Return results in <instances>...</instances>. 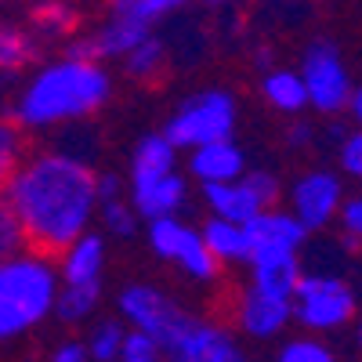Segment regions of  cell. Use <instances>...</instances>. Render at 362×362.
Listing matches in <instances>:
<instances>
[{
	"label": "cell",
	"mask_w": 362,
	"mask_h": 362,
	"mask_svg": "<svg viewBox=\"0 0 362 362\" xmlns=\"http://www.w3.org/2000/svg\"><path fill=\"white\" fill-rule=\"evenodd\" d=\"M4 199L29 235V250L51 261L90 232V221L102 206L95 167L66 148L25 153Z\"/></svg>",
	"instance_id": "1"
},
{
	"label": "cell",
	"mask_w": 362,
	"mask_h": 362,
	"mask_svg": "<svg viewBox=\"0 0 362 362\" xmlns=\"http://www.w3.org/2000/svg\"><path fill=\"white\" fill-rule=\"evenodd\" d=\"M112 98V76L102 62L51 58L22 80L11 98V124L18 131H51L95 116Z\"/></svg>",
	"instance_id": "2"
},
{
	"label": "cell",
	"mask_w": 362,
	"mask_h": 362,
	"mask_svg": "<svg viewBox=\"0 0 362 362\" xmlns=\"http://www.w3.org/2000/svg\"><path fill=\"white\" fill-rule=\"evenodd\" d=\"M62 276L51 257L22 254L0 264V344L25 337L47 315H54Z\"/></svg>",
	"instance_id": "3"
},
{
	"label": "cell",
	"mask_w": 362,
	"mask_h": 362,
	"mask_svg": "<svg viewBox=\"0 0 362 362\" xmlns=\"http://www.w3.org/2000/svg\"><path fill=\"white\" fill-rule=\"evenodd\" d=\"M235 131V98L228 90H199V95L185 98L177 105V112L167 119L163 138L174 148H196L203 145H218V141H232Z\"/></svg>",
	"instance_id": "4"
},
{
	"label": "cell",
	"mask_w": 362,
	"mask_h": 362,
	"mask_svg": "<svg viewBox=\"0 0 362 362\" xmlns=\"http://www.w3.org/2000/svg\"><path fill=\"white\" fill-rule=\"evenodd\" d=\"M119 315L131 322V329L153 337L160 344V351H174L181 344V337L196 326V319L177 305V300L148 283H131L119 293Z\"/></svg>",
	"instance_id": "5"
},
{
	"label": "cell",
	"mask_w": 362,
	"mask_h": 362,
	"mask_svg": "<svg viewBox=\"0 0 362 362\" xmlns=\"http://www.w3.org/2000/svg\"><path fill=\"white\" fill-rule=\"evenodd\" d=\"M358 312L355 290L341 276H308L300 279L293 293V319L312 329V334H326V329H341L351 322Z\"/></svg>",
	"instance_id": "6"
},
{
	"label": "cell",
	"mask_w": 362,
	"mask_h": 362,
	"mask_svg": "<svg viewBox=\"0 0 362 362\" xmlns=\"http://www.w3.org/2000/svg\"><path fill=\"white\" fill-rule=\"evenodd\" d=\"M300 80L308 87V105L319 112H341L351 105V76L344 69L341 47L329 40L308 44V51L300 54Z\"/></svg>",
	"instance_id": "7"
},
{
	"label": "cell",
	"mask_w": 362,
	"mask_h": 362,
	"mask_svg": "<svg viewBox=\"0 0 362 362\" xmlns=\"http://www.w3.org/2000/svg\"><path fill=\"white\" fill-rule=\"evenodd\" d=\"M148 247L160 261H174L185 276L199 279V283H210L218 279V257L206 250L203 235L189 225H181L177 218H160V221H148Z\"/></svg>",
	"instance_id": "8"
},
{
	"label": "cell",
	"mask_w": 362,
	"mask_h": 362,
	"mask_svg": "<svg viewBox=\"0 0 362 362\" xmlns=\"http://www.w3.org/2000/svg\"><path fill=\"white\" fill-rule=\"evenodd\" d=\"M344 189H341V177L334 170H312L305 177H297V185L290 192L293 199V218L305 225L308 232L326 228L334 221V214L344 206Z\"/></svg>",
	"instance_id": "9"
},
{
	"label": "cell",
	"mask_w": 362,
	"mask_h": 362,
	"mask_svg": "<svg viewBox=\"0 0 362 362\" xmlns=\"http://www.w3.org/2000/svg\"><path fill=\"white\" fill-rule=\"evenodd\" d=\"M293 319V300L283 297H268L254 286H247L239 293V305H235V322L243 334L250 337H276L279 329H286V322Z\"/></svg>",
	"instance_id": "10"
},
{
	"label": "cell",
	"mask_w": 362,
	"mask_h": 362,
	"mask_svg": "<svg viewBox=\"0 0 362 362\" xmlns=\"http://www.w3.org/2000/svg\"><path fill=\"white\" fill-rule=\"evenodd\" d=\"M247 239H250L254 257H261V254H297V247L308 239V228L293 214H286V210H264L261 218H254L247 225Z\"/></svg>",
	"instance_id": "11"
},
{
	"label": "cell",
	"mask_w": 362,
	"mask_h": 362,
	"mask_svg": "<svg viewBox=\"0 0 362 362\" xmlns=\"http://www.w3.org/2000/svg\"><path fill=\"white\" fill-rule=\"evenodd\" d=\"M167 362H243V358H239V348L228 329L196 319V326L181 337V344L167 351Z\"/></svg>",
	"instance_id": "12"
},
{
	"label": "cell",
	"mask_w": 362,
	"mask_h": 362,
	"mask_svg": "<svg viewBox=\"0 0 362 362\" xmlns=\"http://www.w3.org/2000/svg\"><path fill=\"white\" fill-rule=\"evenodd\" d=\"M54 264H58V276H62V286H102V276H105V239L98 232H87Z\"/></svg>",
	"instance_id": "13"
},
{
	"label": "cell",
	"mask_w": 362,
	"mask_h": 362,
	"mask_svg": "<svg viewBox=\"0 0 362 362\" xmlns=\"http://www.w3.org/2000/svg\"><path fill=\"white\" fill-rule=\"evenodd\" d=\"M131 206L141 218L160 221V218H174L181 206H185V177L177 170L160 177V181H141V185H127Z\"/></svg>",
	"instance_id": "14"
},
{
	"label": "cell",
	"mask_w": 362,
	"mask_h": 362,
	"mask_svg": "<svg viewBox=\"0 0 362 362\" xmlns=\"http://www.w3.org/2000/svg\"><path fill=\"white\" fill-rule=\"evenodd\" d=\"M189 167L203 185H232V181L247 177V156L235 141H218V145L196 148Z\"/></svg>",
	"instance_id": "15"
},
{
	"label": "cell",
	"mask_w": 362,
	"mask_h": 362,
	"mask_svg": "<svg viewBox=\"0 0 362 362\" xmlns=\"http://www.w3.org/2000/svg\"><path fill=\"white\" fill-rule=\"evenodd\" d=\"M250 286L268 293V297H283V300H293L300 279H305V272H300V261L297 254H261L250 261Z\"/></svg>",
	"instance_id": "16"
},
{
	"label": "cell",
	"mask_w": 362,
	"mask_h": 362,
	"mask_svg": "<svg viewBox=\"0 0 362 362\" xmlns=\"http://www.w3.org/2000/svg\"><path fill=\"white\" fill-rule=\"evenodd\" d=\"M203 196H206V206L214 210V218L243 225V228L268 210L247 181H232V185H203Z\"/></svg>",
	"instance_id": "17"
},
{
	"label": "cell",
	"mask_w": 362,
	"mask_h": 362,
	"mask_svg": "<svg viewBox=\"0 0 362 362\" xmlns=\"http://www.w3.org/2000/svg\"><path fill=\"white\" fill-rule=\"evenodd\" d=\"M40 58V37L29 29V22H11L0 18V73L15 76L37 66Z\"/></svg>",
	"instance_id": "18"
},
{
	"label": "cell",
	"mask_w": 362,
	"mask_h": 362,
	"mask_svg": "<svg viewBox=\"0 0 362 362\" xmlns=\"http://www.w3.org/2000/svg\"><path fill=\"white\" fill-rule=\"evenodd\" d=\"M174 167H177V148L163 134H145L134 145V153H131V177H127V185L160 181V177L174 174Z\"/></svg>",
	"instance_id": "19"
},
{
	"label": "cell",
	"mask_w": 362,
	"mask_h": 362,
	"mask_svg": "<svg viewBox=\"0 0 362 362\" xmlns=\"http://www.w3.org/2000/svg\"><path fill=\"white\" fill-rule=\"evenodd\" d=\"M29 29L44 40H66L73 44L80 33V11L73 4H62V0H47V4H33L29 8Z\"/></svg>",
	"instance_id": "20"
},
{
	"label": "cell",
	"mask_w": 362,
	"mask_h": 362,
	"mask_svg": "<svg viewBox=\"0 0 362 362\" xmlns=\"http://www.w3.org/2000/svg\"><path fill=\"white\" fill-rule=\"evenodd\" d=\"M199 235H203L206 250L218 257V264H235V261H247V264H250V257H254L250 239H247V228H243V225H232V221H221V218H210V221L199 228Z\"/></svg>",
	"instance_id": "21"
},
{
	"label": "cell",
	"mask_w": 362,
	"mask_h": 362,
	"mask_svg": "<svg viewBox=\"0 0 362 362\" xmlns=\"http://www.w3.org/2000/svg\"><path fill=\"white\" fill-rule=\"evenodd\" d=\"M261 90L272 109L290 112V116L308 105V87L300 80V73H293V69H268L261 80Z\"/></svg>",
	"instance_id": "22"
},
{
	"label": "cell",
	"mask_w": 362,
	"mask_h": 362,
	"mask_svg": "<svg viewBox=\"0 0 362 362\" xmlns=\"http://www.w3.org/2000/svg\"><path fill=\"white\" fill-rule=\"evenodd\" d=\"M127 334H131V329H124V322H119V319H102V322H95L90 337L83 341L90 362H119V355H124V344H127Z\"/></svg>",
	"instance_id": "23"
},
{
	"label": "cell",
	"mask_w": 362,
	"mask_h": 362,
	"mask_svg": "<svg viewBox=\"0 0 362 362\" xmlns=\"http://www.w3.org/2000/svg\"><path fill=\"white\" fill-rule=\"evenodd\" d=\"M98 300H102V286H62L58 290L54 315L66 326H76L98 312Z\"/></svg>",
	"instance_id": "24"
},
{
	"label": "cell",
	"mask_w": 362,
	"mask_h": 362,
	"mask_svg": "<svg viewBox=\"0 0 362 362\" xmlns=\"http://www.w3.org/2000/svg\"><path fill=\"white\" fill-rule=\"evenodd\" d=\"M163 66H167V44H163L160 37H148L141 47H134V51L124 58V73H127L131 80H141V83L156 80Z\"/></svg>",
	"instance_id": "25"
},
{
	"label": "cell",
	"mask_w": 362,
	"mask_h": 362,
	"mask_svg": "<svg viewBox=\"0 0 362 362\" xmlns=\"http://www.w3.org/2000/svg\"><path fill=\"white\" fill-rule=\"evenodd\" d=\"M25 160V141H22V131L11 124V116H0V199H4L8 185L15 170L22 167Z\"/></svg>",
	"instance_id": "26"
},
{
	"label": "cell",
	"mask_w": 362,
	"mask_h": 362,
	"mask_svg": "<svg viewBox=\"0 0 362 362\" xmlns=\"http://www.w3.org/2000/svg\"><path fill=\"white\" fill-rule=\"evenodd\" d=\"M22 254H29V235H25L18 214L11 210V203L0 199V264L15 261Z\"/></svg>",
	"instance_id": "27"
},
{
	"label": "cell",
	"mask_w": 362,
	"mask_h": 362,
	"mask_svg": "<svg viewBox=\"0 0 362 362\" xmlns=\"http://www.w3.org/2000/svg\"><path fill=\"white\" fill-rule=\"evenodd\" d=\"M177 8H181L177 0H116V4H112V11L127 15V18L141 22V25H156L167 15H174Z\"/></svg>",
	"instance_id": "28"
},
{
	"label": "cell",
	"mask_w": 362,
	"mask_h": 362,
	"mask_svg": "<svg viewBox=\"0 0 362 362\" xmlns=\"http://www.w3.org/2000/svg\"><path fill=\"white\" fill-rule=\"evenodd\" d=\"M98 218H102L105 232H109V235H119V239H131L134 228H138V210L131 206V199L102 203V206H98Z\"/></svg>",
	"instance_id": "29"
},
{
	"label": "cell",
	"mask_w": 362,
	"mask_h": 362,
	"mask_svg": "<svg viewBox=\"0 0 362 362\" xmlns=\"http://www.w3.org/2000/svg\"><path fill=\"white\" fill-rule=\"evenodd\" d=\"M276 362H337V355L329 351L322 341H312V337H297L290 344H283L279 358Z\"/></svg>",
	"instance_id": "30"
},
{
	"label": "cell",
	"mask_w": 362,
	"mask_h": 362,
	"mask_svg": "<svg viewBox=\"0 0 362 362\" xmlns=\"http://www.w3.org/2000/svg\"><path fill=\"white\" fill-rule=\"evenodd\" d=\"M341 228H344L341 243L348 250H362V199H348L341 206Z\"/></svg>",
	"instance_id": "31"
},
{
	"label": "cell",
	"mask_w": 362,
	"mask_h": 362,
	"mask_svg": "<svg viewBox=\"0 0 362 362\" xmlns=\"http://www.w3.org/2000/svg\"><path fill=\"white\" fill-rule=\"evenodd\" d=\"M160 355L163 351H160V344L153 337H145V334H138V329H131L119 362H160Z\"/></svg>",
	"instance_id": "32"
},
{
	"label": "cell",
	"mask_w": 362,
	"mask_h": 362,
	"mask_svg": "<svg viewBox=\"0 0 362 362\" xmlns=\"http://www.w3.org/2000/svg\"><path fill=\"white\" fill-rule=\"evenodd\" d=\"M247 185L257 192V199L268 206V210H276V199H279V177L272 174V170H247Z\"/></svg>",
	"instance_id": "33"
},
{
	"label": "cell",
	"mask_w": 362,
	"mask_h": 362,
	"mask_svg": "<svg viewBox=\"0 0 362 362\" xmlns=\"http://www.w3.org/2000/svg\"><path fill=\"white\" fill-rule=\"evenodd\" d=\"M341 167L351 177H362V131H355L344 145H341Z\"/></svg>",
	"instance_id": "34"
},
{
	"label": "cell",
	"mask_w": 362,
	"mask_h": 362,
	"mask_svg": "<svg viewBox=\"0 0 362 362\" xmlns=\"http://www.w3.org/2000/svg\"><path fill=\"white\" fill-rule=\"evenodd\" d=\"M51 362H90V355H87L83 341H66L51 351Z\"/></svg>",
	"instance_id": "35"
},
{
	"label": "cell",
	"mask_w": 362,
	"mask_h": 362,
	"mask_svg": "<svg viewBox=\"0 0 362 362\" xmlns=\"http://www.w3.org/2000/svg\"><path fill=\"white\" fill-rule=\"evenodd\" d=\"M98 199L112 203V199H124V181L116 174H98Z\"/></svg>",
	"instance_id": "36"
},
{
	"label": "cell",
	"mask_w": 362,
	"mask_h": 362,
	"mask_svg": "<svg viewBox=\"0 0 362 362\" xmlns=\"http://www.w3.org/2000/svg\"><path fill=\"white\" fill-rule=\"evenodd\" d=\"M286 134H290V138H286L290 145H308V141H312V124H293Z\"/></svg>",
	"instance_id": "37"
},
{
	"label": "cell",
	"mask_w": 362,
	"mask_h": 362,
	"mask_svg": "<svg viewBox=\"0 0 362 362\" xmlns=\"http://www.w3.org/2000/svg\"><path fill=\"white\" fill-rule=\"evenodd\" d=\"M351 116H355V124H358V131H362V87H355V95H351Z\"/></svg>",
	"instance_id": "38"
},
{
	"label": "cell",
	"mask_w": 362,
	"mask_h": 362,
	"mask_svg": "<svg viewBox=\"0 0 362 362\" xmlns=\"http://www.w3.org/2000/svg\"><path fill=\"white\" fill-rule=\"evenodd\" d=\"M355 341H358V348H362V315H358V326H355Z\"/></svg>",
	"instance_id": "39"
}]
</instances>
